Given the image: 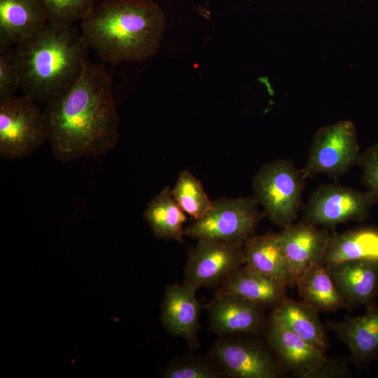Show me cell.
I'll list each match as a JSON object with an SVG mask.
<instances>
[{
	"label": "cell",
	"mask_w": 378,
	"mask_h": 378,
	"mask_svg": "<svg viewBox=\"0 0 378 378\" xmlns=\"http://www.w3.org/2000/svg\"><path fill=\"white\" fill-rule=\"evenodd\" d=\"M171 192L181 209L194 220L201 218L212 207L213 201L209 198L202 183L188 170L180 172Z\"/></svg>",
	"instance_id": "24"
},
{
	"label": "cell",
	"mask_w": 378,
	"mask_h": 378,
	"mask_svg": "<svg viewBox=\"0 0 378 378\" xmlns=\"http://www.w3.org/2000/svg\"><path fill=\"white\" fill-rule=\"evenodd\" d=\"M304 178L289 160L262 164L252 180L253 195L274 225L284 227L295 220L301 209Z\"/></svg>",
	"instance_id": "4"
},
{
	"label": "cell",
	"mask_w": 378,
	"mask_h": 378,
	"mask_svg": "<svg viewBox=\"0 0 378 378\" xmlns=\"http://www.w3.org/2000/svg\"><path fill=\"white\" fill-rule=\"evenodd\" d=\"M89 48L72 25L46 23L14 48L20 89L34 101L47 104L78 80Z\"/></svg>",
	"instance_id": "3"
},
{
	"label": "cell",
	"mask_w": 378,
	"mask_h": 378,
	"mask_svg": "<svg viewBox=\"0 0 378 378\" xmlns=\"http://www.w3.org/2000/svg\"><path fill=\"white\" fill-rule=\"evenodd\" d=\"M264 335L284 374L311 378L326 358L324 353L271 315Z\"/></svg>",
	"instance_id": "12"
},
{
	"label": "cell",
	"mask_w": 378,
	"mask_h": 378,
	"mask_svg": "<svg viewBox=\"0 0 378 378\" xmlns=\"http://www.w3.org/2000/svg\"><path fill=\"white\" fill-rule=\"evenodd\" d=\"M244 264V243L200 239L188 256L183 283L196 289L213 288Z\"/></svg>",
	"instance_id": "10"
},
{
	"label": "cell",
	"mask_w": 378,
	"mask_h": 378,
	"mask_svg": "<svg viewBox=\"0 0 378 378\" xmlns=\"http://www.w3.org/2000/svg\"><path fill=\"white\" fill-rule=\"evenodd\" d=\"M47 23L71 25L82 20L94 6V0H39Z\"/></svg>",
	"instance_id": "25"
},
{
	"label": "cell",
	"mask_w": 378,
	"mask_h": 378,
	"mask_svg": "<svg viewBox=\"0 0 378 378\" xmlns=\"http://www.w3.org/2000/svg\"><path fill=\"white\" fill-rule=\"evenodd\" d=\"M365 308L363 315L345 316L342 321L327 320L325 325L347 346L349 358L358 370L368 369L378 358V305Z\"/></svg>",
	"instance_id": "14"
},
{
	"label": "cell",
	"mask_w": 378,
	"mask_h": 378,
	"mask_svg": "<svg viewBox=\"0 0 378 378\" xmlns=\"http://www.w3.org/2000/svg\"><path fill=\"white\" fill-rule=\"evenodd\" d=\"M282 228L279 235L296 281L312 266L323 263L331 234L304 218Z\"/></svg>",
	"instance_id": "16"
},
{
	"label": "cell",
	"mask_w": 378,
	"mask_h": 378,
	"mask_svg": "<svg viewBox=\"0 0 378 378\" xmlns=\"http://www.w3.org/2000/svg\"><path fill=\"white\" fill-rule=\"evenodd\" d=\"M367 258H378V232L348 230L330 235L323 263L334 264Z\"/></svg>",
	"instance_id": "23"
},
{
	"label": "cell",
	"mask_w": 378,
	"mask_h": 378,
	"mask_svg": "<svg viewBox=\"0 0 378 378\" xmlns=\"http://www.w3.org/2000/svg\"><path fill=\"white\" fill-rule=\"evenodd\" d=\"M46 23L39 0H0V48L17 46Z\"/></svg>",
	"instance_id": "18"
},
{
	"label": "cell",
	"mask_w": 378,
	"mask_h": 378,
	"mask_svg": "<svg viewBox=\"0 0 378 378\" xmlns=\"http://www.w3.org/2000/svg\"><path fill=\"white\" fill-rule=\"evenodd\" d=\"M349 358L345 356L327 357L312 374L311 378H350Z\"/></svg>",
	"instance_id": "29"
},
{
	"label": "cell",
	"mask_w": 378,
	"mask_h": 378,
	"mask_svg": "<svg viewBox=\"0 0 378 378\" xmlns=\"http://www.w3.org/2000/svg\"><path fill=\"white\" fill-rule=\"evenodd\" d=\"M376 203L366 191L339 184H324L311 194L304 206V219L327 229L351 220L363 221Z\"/></svg>",
	"instance_id": "9"
},
{
	"label": "cell",
	"mask_w": 378,
	"mask_h": 378,
	"mask_svg": "<svg viewBox=\"0 0 378 378\" xmlns=\"http://www.w3.org/2000/svg\"><path fill=\"white\" fill-rule=\"evenodd\" d=\"M217 290L240 295L272 309L287 297L285 285L247 265L236 269Z\"/></svg>",
	"instance_id": "19"
},
{
	"label": "cell",
	"mask_w": 378,
	"mask_h": 378,
	"mask_svg": "<svg viewBox=\"0 0 378 378\" xmlns=\"http://www.w3.org/2000/svg\"><path fill=\"white\" fill-rule=\"evenodd\" d=\"M20 87V77L14 49L0 48V102L14 97Z\"/></svg>",
	"instance_id": "27"
},
{
	"label": "cell",
	"mask_w": 378,
	"mask_h": 378,
	"mask_svg": "<svg viewBox=\"0 0 378 378\" xmlns=\"http://www.w3.org/2000/svg\"><path fill=\"white\" fill-rule=\"evenodd\" d=\"M245 265L278 280L287 288L295 278L279 233L253 235L244 243Z\"/></svg>",
	"instance_id": "17"
},
{
	"label": "cell",
	"mask_w": 378,
	"mask_h": 378,
	"mask_svg": "<svg viewBox=\"0 0 378 378\" xmlns=\"http://www.w3.org/2000/svg\"><path fill=\"white\" fill-rule=\"evenodd\" d=\"M261 335L226 337L212 346L210 358L222 375L232 378H279L285 374Z\"/></svg>",
	"instance_id": "8"
},
{
	"label": "cell",
	"mask_w": 378,
	"mask_h": 378,
	"mask_svg": "<svg viewBox=\"0 0 378 378\" xmlns=\"http://www.w3.org/2000/svg\"><path fill=\"white\" fill-rule=\"evenodd\" d=\"M253 196L220 198L211 209L185 228L186 235L227 243H244L255 235L259 222L265 215Z\"/></svg>",
	"instance_id": "5"
},
{
	"label": "cell",
	"mask_w": 378,
	"mask_h": 378,
	"mask_svg": "<svg viewBox=\"0 0 378 378\" xmlns=\"http://www.w3.org/2000/svg\"><path fill=\"white\" fill-rule=\"evenodd\" d=\"M301 301L319 312H336L345 308L325 264L309 267L295 281Z\"/></svg>",
	"instance_id": "22"
},
{
	"label": "cell",
	"mask_w": 378,
	"mask_h": 378,
	"mask_svg": "<svg viewBox=\"0 0 378 378\" xmlns=\"http://www.w3.org/2000/svg\"><path fill=\"white\" fill-rule=\"evenodd\" d=\"M325 265L346 309L352 311L375 303L378 298V258Z\"/></svg>",
	"instance_id": "13"
},
{
	"label": "cell",
	"mask_w": 378,
	"mask_h": 378,
	"mask_svg": "<svg viewBox=\"0 0 378 378\" xmlns=\"http://www.w3.org/2000/svg\"><path fill=\"white\" fill-rule=\"evenodd\" d=\"M54 156L64 162L97 155L119 140V116L112 80L103 65L87 61L78 80L43 111Z\"/></svg>",
	"instance_id": "1"
},
{
	"label": "cell",
	"mask_w": 378,
	"mask_h": 378,
	"mask_svg": "<svg viewBox=\"0 0 378 378\" xmlns=\"http://www.w3.org/2000/svg\"><path fill=\"white\" fill-rule=\"evenodd\" d=\"M197 289L185 283L166 286L161 304V321L173 336L184 338L191 349L199 345L200 304L196 298Z\"/></svg>",
	"instance_id": "15"
},
{
	"label": "cell",
	"mask_w": 378,
	"mask_h": 378,
	"mask_svg": "<svg viewBox=\"0 0 378 378\" xmlns=\"http://www.w3.org/2000/svg\"><path fill=\"white\" fill-rule=\"evenodd\" d=\"M165 378H219L223 375L209 358L183 357L173 360L162 372Z\"/></svg>",
	"instance_id": "26"
},
{
	"label": "cell",
	"mask_w": 378,
	"mask_h": 378,
	"mask_svg": "<svg viewBox=\"0 0 378 378\" xmlns=\"http://www.w3.org/2000/svg\"><path fill=\"white\" fill-rule=\"evenodd\" d=\"M360 153L354 122L341 120L318 129L313 136L307 160L300 171L304 178L320 174L333 178L358 164Z\"/></svg>",
	"instance_id": "7"
},
{
	"label": "cell",
	"mask_w": 378,
	"mask_h": 378,
	"mask_svg": "<svg viewBox=\"0 0 378 378\" xmlns=\"http://www.w3.org/2000/svg\"><path fill=\"white\" fill-rule=\"evenodd\" d=\"M358 165L366 192L378 202V142L360 153Z\"/></svg>",
	"instance_id": "28"
},
{
	"label": "cell",
	"mask_w": 378,
	"mask_h": 378,
	"mask_svg": "<svg viewBox=\"0 0 378 378\" xmlns=\"http://www.w3.org/2000/svg\"><path fill=\"white\" fill-rule=\"evenodd\" d=\"M205 307L211 328L220 336L265 333L269 318L266 317V308L260 304L217 290Z\"/></svg>",
	"instance_id": "11"
},
{
	"label": "cell",
	"mask_w": 378,
	"mask_h": 378,
	"mask_svg": "<svg viewBox=\"0 0 378 378\" xmlns=\"http://www.w3.org/2000/svg\"><path fill=\"white\" fill-rule=\"evenodd\" d=\"M47 140L43 111L29 97L0 102V155L18 160L34 153Z\"/></svg>",
	"instance_id": "6"
},
{
	"label": "cell",
	"mask_w": 378,
	"mask_h": 378,
	"mask_svg": "<svg viewBox=\"0 0 378 378\" xmlns=\"http://www.w3.org/2000/svg\"><path fill=\"white\" fill-rule=\"evenodd\" d=\"M143 216L155 237L183 241L186 216L173 197L169 186L164 187L148 203Z\"/></svg>",
	"instance_id": "21"
},
{
	"label": "cell",
	"mask_w": 378,
	"mask_h": 378,
	"mask_svg": "<svg viewBox=\"0 0 378 378\" xmlns=\"http://www.w3.org/2000/svg\"><path fill=\"white\" fill-rule=\"evenodd\" d=\"M319 313L309 304L287 296L272 309L270 315L325 354L330 344L326 332L328 330L321 322Z\"/></svg>",
	"instance_id": "20"
},
{
	"label": "cell",
	"mask_w": 378,
	"mask_h": 378,
	"mask_svg": "<svg viewBox=\"0 0 378 378\" xmlns=\"http://www.w3.org/2000/svg\"><path fill=\"white\" fill-rule=\"evenodd\" d=\"M81 34L106 62H142L160 48L166 15L150 0H104L81 20Z\"/></svg>",
	"instance_id": "2"
}]
</instances>
